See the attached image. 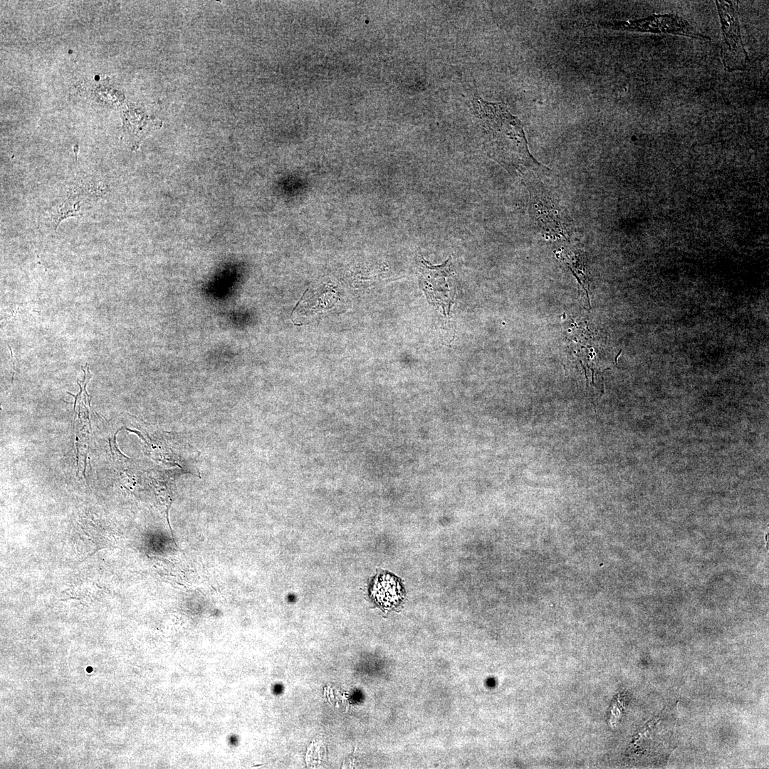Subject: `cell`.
Segmentation results:
<instances>
[{"mask_svg": "<svg viewBox=\"0 0 769 769\" xmlns=\"http://www.w3.org/2000/svg\"><path fill=\"white\" fill-rule=\"evenodd\" d=\"M481 142L487 155L509 173L536 166L520 120L498 103L476 95L474 100Z\"/></svg>", "mask_w": 769, "mask_h": 769, "instance_id": "1", "label": "cell"}, {"mask_svg": "<svg viewBox=\"0 0 769 769\" xmlns=\"http://www.w3.org/2000/svg\"><path fill=\"white\" fill-rule=\"evenodd\" d=\"M721 24L723 43L721 55L727 71L743 70L748 57L744 48L738 21V1H716Z\"/></svg>", "mask_w": 769, "mask_h": 769, "instance_id": "2", "label": "cell"}, {"mask_svg": "<svg viewBox=\"0 0 769 769\" xmlns=\"http://www.w3.org/2000/svg\"><path fill=\"white\" fill-rule=\"evenodd\" d=\"M417 275L419 285L429 302L449 314L455 300V288L453 285L451 257L441 265L434 266L421 257Z\"/></svg>", "mask_w": 769, "mask_h": 769, "instance_id": "3", "label": "cell"}, {"mask_svg": "<svg viewBox=\"0 0 769 769\" xmlns=\"http://www.w3.org/2000/svg\"><path fill=\"white\" fill-rule=\"evenodd\" d=\"M617 30L678 34L700 39H710L696 31L685 19L674 14L654 15L645 19L607 24Z\"/></svg>", "mask_w": 769, "mask_h": 769, "instance_id": "4", "label": "cell"}, {"mask_svg": "<svg viewBox=\"0 0 769 769\" xmlns=\"http://www.w3.org/2000/svg\"><path fill=\"white\" fill-rule=\"evenodd\" d=\"M372 595L376 601L384 607L397 605L401 598V591L396 579L387 574L377 576L375 580Z\"/></svg>", "mask_w": 769, "mask_h": 769, "instance_id": "5", "label": "cell"}, {"mask_svg": "<svg viewBox=\"0 0 769 769\" xmlns=\"http://www.w3.org/2000/svg\"><path fill=\"white\" fill-rule=\"evenodd\" d=\"M78 382V385H79V387H80V392H79V393H78V394H77L76 395H75V394H71L70 392H68V393L69 394H70L71 396L74 397V398H75V400H74V404H73V409H74V410L75 409V406H76V403H77V400H78V397H80V396L81 395V393H82V391H83V388H82L81 385H80V384L78 383V382Z\"/></svg>", "mask_w": 769, "mask_h": 769, "instance_id": "6", "label": "cell"}, {"mask_svg": "<svg viewBox=\"0 0 769 769\" xmlns=\"http://www.w3.org/2000/svg\"><path fill=\"white\" fill-rule=\"evenodd\" d=\"M109 446H110V452H111V454L113 455V458H114V454H113V452L112 451L111 443H110V439H109Z\"/></svg>", "mask_w": 769, "mask_h": 769, "instance_id": "7", "label": "cell"}]
</instances>
